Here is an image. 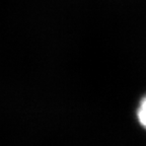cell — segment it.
I'll return each mask as SVG.
<instances>
[{
  "mask_svg": "<svg viewBox=\"0 0 146 146\" xmlns=\"http://www.w3.org/2000/svg\"><path fill=\"white\" fill-rule=\"evenodd\" d=\"M137 119L140 125L146 129V96L140 100L139 107L137 110Z\"/></svg>",
  "mask_w": 146,
  "mask_h": 146,
  "instance_id": "1",
  "label": "cell"
}]
</instances>
